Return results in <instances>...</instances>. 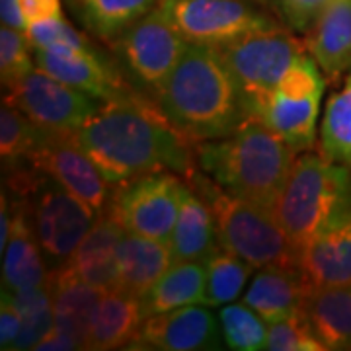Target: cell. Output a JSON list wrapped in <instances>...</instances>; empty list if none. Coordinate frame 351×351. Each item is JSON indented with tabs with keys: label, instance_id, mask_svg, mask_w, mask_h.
<instances>
[{
	"label": "cell",
	"instance_id": "obj_1",
	"mask_svg": "<svg viewBox=\"0 0 351 351\" xmlns=\"http://www.w3.org/2000/svg\"><path fill=\"white\" fill-rule=\"evenodd\" d=\"M71 135L112 184L158 172L184 178L197 168L195 143L182 135L158 106L138 96L106 101Z\"/></svg>",
	"mask_w": 351,
	"mask_h": 351
},
{
	"label": "cell",
	"instance_id": "obj_2",
	"mask_svg": "<svg viewBox=\"0 0 351 351\" xmlns=\"http://www.w3.org/2000/svg\"><path fill=\"white\" fill-rule=\"evenodd\" d=\"M168 121L195 145L234 133L250 115L219 47L189 43L154 94Z\"/></svg>",
	"mask_w": 351,
	"mask_h": 351
},
{
	"label": "cell",
	"instance_id": "obj_3",
	"mask_svg": "<svg viewBox=\"0 0 351 351\" xmlns=\"http://www.w3.org/2000/svg\"><path fill=\"white\" fill-rule=\"evenodd\" d=\"M297 154L258 117H248L226 137L195 145L201 172L228 193L271 213Z\"/></svg>",
	"mask_w": 351,
	"mask_h": 351
},
{
	"label": "cell",
	"instance_id": "obj_4",
	"mask_svg": "<svg viewBox=\"0 0 351 351\" xmlns=\"http://www.w3.org/2000/svg\"><path fill=\"white\" fill-rule=\"evenodd\" d=\"M351 213V170L322 152H299L274 207L289 240L302 250L306 242Z\"/></svg>",
	"mask_w": 351,
	"mask_h": 351
},
{
	"label": "cell",
	"instance_id": "obj_5",
	"mask_svg": "<svg viewBox=\"0 0 351 351\" xmlns=\"http://www.w3.org/2000/svg\"><path fill=\"white\" fill-rule=\"evenodd\" d=\"M184 182L209 205L221 246L246 260L254 269L283 267L301 271V250L289 240L271 211L228 193L201 172L199 166L184 176Z\"/></svg>",
	"mask_w": 351,
	"mask_h": 351
},
{
	"label": "cell",
	"instance_id": "obj_6",
	"mask_svg": "<svg viewBox=\"0 0 351 351\" xmlns=\"http://www.w3.org/2000/svg\"><path fill=\"white\" fill-rule=\"evenodd\" d=\"M8 189L25 203L49 271L64 265L94 226L98 213L51 176L25 162L10 166Z\"/></svg>",
	"mask_w": 351,
	"mask_h": 351
},
{
	"label": "cell",
	"instance_id": "obj_7",
	"mask_svg": "<svg viewBox=\"0 0 351 351\" xmlns=\"http://www.w3.org/2000/svg\"><path fill=\"white\" fill-rule=\"evenodd\" d=\"M219 49L239 82L246 112L250 117H258L306 45L281 27L252 34Z\"/></svg>",
	"mask_w": 351,
	"mask_h": 351
},
{
	"label": "cell",
	"instance_id": "obj_8",
	"mask_svg": "<svg viewBox=\"0 0 351 351\" xmlns=\"http://www.w3.org/2000/svg\"><path fill=\"white\" fill-rule=\"evenodd\" d=\"M326 75L311 53L302 51L258 113L295 152L313 151Z\"/></svg>",
	"mask_w": 351,
	"mask_h": 351
},
{
	"label": "cell",
	"instance_id": "obj_9",
	"mask_svg": "<svg viewBox=\"0 0 351 351\" xmlns=\"http://www.w3.org/2000/svg\"><path fill=\"white\" fill-rule=\"evenodd\" d=\"M158 6L189 43L221 47L283 27L260 0H158Z\"/></svg>",
	"mask_w": 351,
	"mask_h": 351
},
{
	"label": "cell",
	"instance_id": "obj_10",
	"mask_svg": "<svg viewBox=\"0 0 351 351\" xmlns=\"http://www.w3.org/2000/svg\"><path fill=\"white\" fill-rule=\"evenodd\" d=\"M184 178L158 172L113 184L106 207L112 209L127 232L170 242L182 205Z\"/></svg>",
	"mask_w": 351,
	"mask_h": 351
},
{
	"label": "cell",
	"instance_id": "obj_11",
	"mask_svg": "<svg viewBox=\"0 0 351 351\" xmlns=\"http://www.w3.org/2000/svg\"><path fill=\"white\" fill-rule=\"evenodd\" d=\"M4 104L20 110L45 129L75 133L100 112L106 101L69 86L36 66L22 80L6 88Z\"/></svg>",
	"mask_w": 351,
	"mask_h": 351
},
{
	"label": "cell",
	"instance_id": "obj_12",
	"mask_svg": "<svg viewBox=\"0 0 351 351\" xmlns=\"http://www.w3.org/2000/svg\"><path fill=\"white\" fill-rule=\"evenodd\" d=\"M188 45V39L176 29L158 4L119 38V47L131 71L138 80L151 86L154 94L172 75Z\"/></svg>",
	"mask_w": 351,
	"mask_h": 351
},
{
	"label": "cell",
	"instance_id": "obj_13",
	"mask_svg": "<svg viewBox=\"0 0 351 351\" xmlns=\"http://www.w3.org/2000/svg\"><path fill=\"white\" fill-rule=\"evenodd\" d=\"M25 164L51 176L96 213H101L112 197L113 184L76 145L71 133L49 131L45 141L27 156Z\"/></svg>",
	"mask_w": 351,
	"mask_h": 351
},
{
	"label": "cell",
	"instance_id": "obj_14",
	"mask_svg": "<svg viewBox=\"0 0 351 351\" xmlns=\"http://www.w3.org/2000/svg\"><path fill=\"white\" fill-rule=\"evenodd\" d=\"M34 59L36 66L47 75L101 101H125L137 98L135 94H131L125 82L115 75L112 64L106 63L94 47L34 49Z\"/></svg>",
	"mask_w": 351,
	"mask_h": 351
},
{
	"label": "cell",
	"instance_id": "obj_15",
	"mask_svg": "<svg viewBox=\"0 0 351 351\" xmlns=\"http://www.w3.org/2000/svg\"><path fill=\"white\" fill-rule=\"evenodd\" d=\"M211 308L207 304H188L152 314L143 320L135 343L162 351L215 350L223 330Z\"/></svg>",
	"mask_w": 351,
	"mask_h": 351
},
{
	"label": "cell",
	"instance_id": "obj_16",
	"mask_svg": "<svg viewBox=\"0 0 351 351\" xmlns=\"http://www.w3.org/2000/svg\"><path fill=\"white\" fill-rule=\"evenodd\" d=\"M125 232V226L106 207L66 263L92 287L100 291L119 287L117 246Z\"/></svg>",
	"mask_w": 351,
	"mask_h": 351
},
{
	"label": "cell",
	"instance_id": "obj_17",
	"mask_svg": "<svg viewBox=\"0 0 351 351\" xmlns=\"http://www.w3.org/2000/svg\"><path fill=\"white\" fill-rule=\"evenodd\" d=\"M143 320L138 297L121 287L101 291L88 328L84 350L110 351L135 343Z\"/></svg>",
	"mask_w": 351,
	"mask_h": 351
},
{
	"label": "cell",
	"instance_id": "obj_18",
	"mask_svg": "<svg viewBox=\"0 0 351 351\" xmlns=\"http://www.w3.org/2000/svg\"><path fill=\"white\" fill-rule=\"evenodd\" d=\"M301 274L311 287L351 283V213L304 244Z\"/></svg>",
	"mask_w": 351,
	"mask_h": 351
},
{
	"label": "cell",
	"instance_id": "obj_19",
	"mask_svg": "<svg viewBox=\"0 0 351 351\" xmlns=\"http://www.w3.org/2000/svg\"><path fill=\"white\" fill-rule=\"evenodd\" d=\"M14 221L10 239L2 252V287L8 291H22L43 285L49 277V265L41 252L38 237L22 199L14 201Z\"/></svg>",
	"mask_w": 351,
	"mask_h": 351
},
{
	"label": "cell",
	"instance_id": "obj_20",
	"mask_svg": "<svg viewBox=\"0 0 351 351\" xmlns=\"http://www.w3.org/2000/svg\"><path fill=\"white\" fill-rule=\"evenodd\" d=\"M47 283L51 289L55 328L63 330L80 346V350H84L88 328L101 291L86 283L69 263L51 269Z\"/></svg>",
	"mask_w": 351,
	"mask_h": 351
},
{
	"label": "cell",
	"instance_id": "obj_21",
	"mask_svg": "<svg viewBox=\"0 0 351 351\" xmlns=\"http://www.w3.org/2000/svg\"><path fill=\"white\" fill-rule=\"evenodd\" d=\"M306 51L330 80L351 69V0H330L306 32Z\"/></svg>",
	"mask_w": 351,
	"mask_h": 351
},
{
	"label": "cell",
	"instance_id": "obj_22",
	"mask_svg": "<svg viewBox=\"0 0 351 351\" xmlns=\"http://www.w3.org/2000/svg\"><path fill=\"white\" fill-rule=\"evenodd\" d=\"M308 283L299 269L262 267L252 279L244 302L267 324L302 313Z\"/></svg>",
	"mask_w": 351,
	"mask_h": 351
},
{
	"label": "cell",
	"instance_id": "obj_23",
	"mask_svg": "<svg viewBox=\"0 0 351 351\" xmlns=\"http://www.w3.org/2000/svg\"><path fill=\"white\" fill-rule=\"evenodd\" d=\"M302 316L324 350H351V283L308 285Z\"/></svg>",
	"mask_w": 351,
	"mask_h": 351
},
{
	"label": "cell",
	"instance_id": "obj_24",
	"mask_svg": "<svg viewBox=\"0 0 351 351\" xmlns=\"http://www.w3.org/2000/svg\"><path fill=\"white\" fill-rule=\"evenodd\" d=\"M219 246L221 240L209 205L195 189L184 184L180 213L170 237L174 262H207Z\"/></svg>",
	"mask_w": 351,
	"mask_h": 351
},
{
	"label": "cell",
	"instance_id": "obj_25",
	"mask_svg": "<svg viewBox=\"0 0 351 351\" xmlns=\"http://www.w3.org/2000/svg\"><path fill=\"white\" fill-rule=\"evenodd\" d=\"M172 263L170 242L125 232L117 246L119 287L141 299Z\"/></svg>",
	"mask_w": 351,
	"mask_h": 351
},
{
	"label": "cell",
	"instance_id": "obj_26",
	"mask_svg": "<svg viewBox=\"0 0 351 351\" xmlns=\"http://www.w3.org/2000/svg\"><path fill=\"white\" fill-rule=\"evenodd\" d=\"M188 304H207L205 262H174L141 297L143 318Z\"/></svg>",
	"mask_w": 351,
	"mask_h": 351
},
{
	"label": "cell",
	"instance_id": "obj_27",
	"mask_svg": "<svg viewBox=\"0 0 351 351\" xmlns=\"http://www.w3.org/2000/svg\"><path fill=\"white\" fill-rule=\"evenodd\" d=\"M320 152L351 170V69L326 104L320 123Z\"/></svg>",
	"mask_w": 351,
	"mask_h": 351
},
{
	"label": "cell",
	"instance_id": "obj_28",
	"mask_svg": "<svg viewBox=\"0 0 351 351\" xmlns=\"http://www.w3.org/2000/svg\"><path fill=\"white\" fill-rule=\"evenodd\" d=\"M86 25L101 39L121 38L131 25L152 10L156 0H78Z\"/></svg>",
	"mask_w": 351,
	"mask_h": 351
},
{
	"label": "cell",
	"instance_id": "obj_29",
	"mask_svg": "<svg viewBox=\"0 0 351 351\" xmlns=\"http://www.w3.org/2000/svg\"><path fill=\"white\" fill-rule=\"evenodd\" d=\"M207 304L225 306L239 299L252 276L254 265L242 260L234 252L219 246L207 258Z\"/></svg>",
	"mask_w": 351,
	"mask_h": 351
},
{
	"label": "cell",
	"instance_id": "obj_30",
	"mask_svg": "<svg viewBox=\"0 0 351 351\" xmlns=\"http://www.w3.org/2000/svg\"><path fill=\"white\" fill-rule=\"evenodd\" d=\"M53 129L34 123L27 115L8 104L0 110V156L2 162L18 166L27 160V156L38 149Z\"/></svg>",
	"mask_w": 351,
	"mask_h": 351
},
{
	"label": "cell",
	"instance_id": "obj_31",
	"mask_svg": "<svg viewBox=\"0 0 351 351\" xmlns=\"http://www.w3.org/2000/svg\"><path fill=\"white\" fill-rule=\"evenodd\" d=\"M223 339L234 351L265 350L267 322L246 302H230L219 313Z\"/></svg>",
	"mask_w": 351,
	"mask_h": 351
},
{
	"label": "cell",
	"instance_id": "obj_32",
	"mask_svg": "<svg viewBox=\"0 0 351 351\" xmlns=\"http://www.w3.org/2000/svg\"><path fill=\"white\" fill-rule=\"evenodd\" d=\"M36 69L34 47L24 32L2 25L0 29V76L2 86L10 88Z\"/></svg>",
	"mask_w": 351,
	"mask_h": 351
},
{
	"label": "cell",
	"instance_id": "obj_33",
	"mask_svg": "<svg viewBox=\"0 0 351 351\" xmlns=\"http://www.w3.org/2000/svg\"><path fill=\"white\" fill-rule=\"evenodd\" d=\"M265 350L269 351H324V346L314 336L306 318L301 314L289 316L267 324Z\"/></svg>",
	"mask_w": 351,
	"mask_h": 351
},
{
	"label": "cell",
	"instance_id": "obj_34",
	"mask_svg": "<svg viewBox=\"0 0 351 351\" xmlns=\"http://www.w3.org/2000/svg\"><path fill=\"white\" fill-rule=\"evenodd\" d=\"M25 36H27L34 49H57V47L88 49V47H92L88 43V39L64 20V16L29 22L27 29H25Z\"/></svg>",
	"mask_w": 351,
	"mask_h": 351
},
{
	"label": "cell",
	"instance_id": "obj_35",
	"mask_svg": "<svg viewBox=\"0 0 351 351\" xmlns=\"http://www.w3.org/2000/svg\"><path fill=\"white\" fill-rule=\"evenodd\" d=\"M330 0H277L285 22L297 32H308Z\"/></svg>",
	"mask_w": 351,
	"mask_h": 351
},
{
	"label": "cell",
	"instance_id": "obj_36",
	"mask_svg": "<svg viewBox=\"0 0 351 351\" xmlns=\"http://www.w3.org/2000/svg\"><path fill=\"white\" fill-rule=\"evenodd\" d=\"M53 326H55L53 308L47 311V313H41L36 314V316H29V318H24L22 330H20V336L16 338V341H14L10 350H36V346L49 334Z\"/></svg>",
	"mask_w": 351,
	"mask_h": 351
},
{
	"label": "cell",
	"instance_id": "obj_37",
	"mask_svg": "<svg viewBox=\"0 0 351 351\" xmlns=\"http://www.w3.org/2000/svg\"><path fill=\"white\" fill-rule=\"evenodd\" d=\"M22 314L16 311V306L10 301L8 293L2 289V301H0V348L10 350L16 338L22 330Z\"/></svg>",
	"mask_w": 351,
	"mask_h": 351
},
{
	"label": "cell",
	"instance_id": "obj_38",
	"mask_svg": "<svg viewBox=\"0 0 351 351\" xmlns=\"http://www.w3.org/2000/svg\"><path fill=\"white\" fill-rule=\"evenodd\" d=\"M20 6H22L27 24L45 20V18L63 16L61 0H20Z\"/></svg>",
	"mask_w": 351,
	"mask_h": 351
},
{
	"label": "cell",
	"instance_id": "obj_39",
	"mask_svg": "<svg viewBox=\"0 0 351 351\" xmlns=\"http://www.w3.org/2000/svg\"><path fill=\"white\" fill-rule=\"evenodd\" d=\"M39 351H69V350H80V346L69 334H64L59 328H51V332L45 338L36 346Z\"/></svg>",
	"mask_w": 351,
	"mask_h": 351
},
{
	"label": "cell",
	"instance_id": "obj_40",
	"mask_svg": "<svg viewBox=\"0 0 351 351\" xmlns=\"http://www.w3.org/2000/svg\"><path fill=\"white\" fill-rule=\"evenodd\" d=\"M0 16H2V25H8L25 34L27 20L22 12L20 0H0Z\"/></svg>",
	"mask_w": 351,
	"mask_h": 351
},
{
	"label": "cell",
	"instance_id": "obj_41",
	"mask_svg": "<svg viewBox=\"0 0 351 351\" xmlns=\"http://www.w3.org/2000/svg\"><path fill=\"white\" fill-rule=\"evenodd\" d=\"M14 221L12 203L6 199V189H2V197H0V254L4 252L8 239H10V228Z\"/></svg>",
	"mask_w": 351,
	"mask_h": 351
}]
</instances>
